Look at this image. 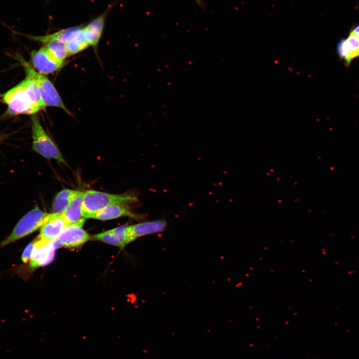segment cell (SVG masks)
<instances>
[{"instance_id":"obj_1","label":"cell","mask_w":359,"mask_h":359,"mask_svg":"<svg viewBox=\"0 0 359 359\" xmlns=\"http://www.w3.org/2000/svg\"><path fill=\"white\" fill-rule=\"evenodd\" d=\"M137 197L131 194H114L90 190L84 192L82 214L85 218H93L104 208L114 204L127 205L137 201Z\"/></svg>"},{"instance_id":"obj_2","label":"cell","mask_w":359,"mask_h":359,"mask_svg":"<svg viewBox=\"0 0 359 359\" xmlns=\"http://www.w3.org/2000/svg\"><path fill=\"white\" fill-rule=\"evenodd\" d=\"M50 214L35 206L22 216L9 236L0 242V249L40 228L48 220Z\"/></svg>"},{"instance_id":"obj_3","label":"cell","mask_w":359,"mask_h":359,"mask_svg":"<svg viewBox=\"0 0 359 359\" xmlns=\"http://www.w3.org/2000/svg\"><path fill=\"white\" fill-rule=\"evenodd\" d=\"M31 119L33 150L46 159H53L66 164L57 147L43 129L39 117L34 114Z\"/></svg>"},{"instance_id":"obj_4","label":"cell","mask_w":359,"mask_h":359,"mask_svg":"<svg viewBox=\"0 0 359 359\" xmlns=\"http://www.w3.org/2000/svg\"><path fill=\"white\" fill-rule=\"evenodd\" d=\"M20 61L25 70L26 76L33 78L37 82L45 106L60 108L71 115V113L64 105L52 82L46 76L36 72L24 59L21 58L20 59Z\"/></svg>"},{"instance_id":"obj_5","label":"cell","mask_w":359,"mask_h":359,"mask_svg":"<svg viewBox=\"0 0 359 359\" xmlns=\"http://www.w3.org/2000/svg\"><path fill=\"white\" fill-rule=\"evenodd\" d=\"M3 101L7 106L8 113L11 115H34L39 111L29 100L23 80L5 93Z\"/></svg>"},{"instance_id":"obj_6","label":"cell","mask_w":359,"mask_h":359,"mask_svg":"<svg viewBox=\"0 0 359 359\" xmlns=\"http://www.w3.org/2000/svg\"><path fill=\"white\" fill-rule=\"evenodd\" d=\"M34 249L29 260L31 268H36L50 263L53 259L55 249L61 246L55 239L46 241L38 236L34 240Z\"/></svg>"},{"instance_id":"obj_7","label":"cell","mask_w":359,"mask_h":359,"mask_svg":"<svg viewBox=\"0 0 359 359\" xmlns=\"http://www.w3.org/2000/svg\"><path fill=\"white\" fill-rule=\"evenodd\" d=\"M30 58L34 68L43 75L55 72L64 65L56 61L44 46L32 51Z\"/></svg>"},{"instance_id":"obj_8","label":"cell","mask_w":359,"mask_h":359,"mask_svg":"<svg viewBox=\"0 0 359 359\" xmlns=\"http://www.w3.org/2000/svg\"><path fill=\"white\" fill-rule=\"evenodd\" d=\"M89 237L82 227L71 225L66 226L56 239L61 246L74 247L83 244Z\"/></svg>"},{"instance_id":"obj_9","label":"cell","mask_w":359,"mask_h":359,"mask_svg":"<svg viewBox=\"0 0 359 359\" xmlns=\"http://www.w3.org/2000/svg\"><path fill=\"white\" fill-rule=\"evenodd\" d=\"M167 227V222L164 219L145 221L128 226L130 242L145 235L163 232Z\"/></svg>"},{"instance_id":"obj_10","label":"cell","mask_w":359,"mask_h":359,"mask_svg":"<svg viewBox=\"0 0 359 359\" xmlns=\"http://www.w3.org/2000/svg\"><path fill=\"white\" fill-rule=\"evenodd\" d=\"M83 195L84 192L77 191L69 204L61 213L67 225L83 226L85 219L82 214Z\"/></svg>"},{"instance_id":"obj_11","label":"cell","mask_w":359,"mask_h":359,"mask_svg":"<svg viewBox=\"0 0 359 359\" xmlns=\"http://www.w3.org/2000/svg\"><path fill=\"white\" fill-rule=\"evenodd\" d=\"M112 7H108L104 12L87 25L83 26V30L85 37L89 46L96 48L102 34L107 15Z\"/></svg>"},{"instance_id":"obj_12","label":"cell","mask_w":359,"mask_h":359,"mask_svg":"<svg viewBox=\"0 0 359 359\" xmlns=\"http://www.w3.org/2000/svg\"><path fill=\"white\" fill-rule=\"evenodd\" d=\"M67 225L61 214L51 213L48 220L40 227L41 238L46 241L55 239Z\"/></svg>"},{"instance_id":"obj_13","label":"cell","mask_w":359,"mask_h":359,"mask_svg":"<svg viewBox=\"0 0 359 359\" xmlns=\"http://www.w3.org/2000/svg\"><path fill=\"white\" fill-rule=\"evenodd\" d=\"M122 216L138 218L139 215L131 212L125 205L114 204L108 206L98 212L93 218L105 220L117 218Z\"/></svg>"},{"instance_id":"obj_14","label":"cell","mask_w":359,"mask_h":359,"mask_svg":"<svg viewBox=\"0 0 359 359\" xmlns=\"http://www.w3.org/2000/svg\"><path fill=\"white\" fill-rule=\"evenodd\" d=\"M27 96L31 103L39 110L46 106L43 101L41 92L37 82L32 78L26 76L23 80Z\"/></svg>"},{"instance_id":"obj_15","label":"cell","mask_w":359,"mask_h":359,"mask_svg":"<svg viewBox=\"0 0 359 359\" xmlns=\"http://www.w3.org/2000/svg\"><path fill=\"white\" fill-rule=\"evenodd\" d=\"M43 44L48 52L56 61L64 64V60L69 56L65 43L57 39H51Z\"/></svg>"},{"instance_id":"obj_16","label":"cell","mask_w":359,"mask_h":359,"mask_svg":"<svg viewBox=\"0 0 359 359\" xmlns=\"http://www.w3.org/2000/svg\"><path fill=\"white\" fill-rule=\"evenodd\" d=\"M76 191L70 189H63L59 191L53 201L52 213L61 214L69 204Z\"/></svg>"},{"instance_id":"obj_17","label":"cell","mask_w":359,"mask_h":359,"mask_svg":"<svg viewBox=\"0 0 359 359\" xmlns=\"http://www.w3.org/2000/svg\"><path fill=\"white\" fill-rule=\"evenodd\" d=\"M83 27H81L76 34L65 43L69 56L77 54L89 46L85 37Z\"/></svg>"},{"instance_id":"obj_18","label":"cell","mask_w":359,"mask_h":359,"mask_svg":"<svg viewBox=\"0 0 359 359\" xmlns=\"http://www.w3.org/2000/svg\"><path fill=\"white\" fill-rule=\"evenodd\" d=\"M93 238L95 240L122 248L117 237L111 229L96 234Z\"/></svg>"},{"instance_id":"obj_19","label":"cell","mask_w":359,"mask_h":359,"mask_svg":"<svg viewBox=\"0 0 359 359\" xmlns=\"http://www.w3.org/2000/svg\"><path fill=\"white\" fill-rule=\"evenodd\" d=\"M345 41L353 58L359 56V38L351 32Z\"/></svg>"},{"instance_id":"obj_20","label":"cell","mask_w":359,"mask_h":359,"mask_svg":"<svg viewBox=\"0 0 359 359\" xmlns=\"http://www.w3.org/2000/svg\"><path fill=\"white\" fill-rule=\"evenodd\" d=\"M111 230L117 237L122 248L126 244L130 243L128 232V226L121 225L111 229Z\"/></svg>"},{"instance_id":"obj_21","label":"cell","mask_w":359,"mask_h":359,"mask_svg":"<svg viewBox=\"0 0 359 359\" xmlns=\"http://www.w3.org/2000/svg\"><path fill=\"white\" fill-rule=\"evenodd\" d=\"M337 51L339 56L345 61L346 65H350L354 58L346 45L345 39L341 40L338 43Z\"/></svg>"},{"instance_id":"obj_22","label":"cell","mask_w":359,"mask_h":359,"mask_svg":"<svg viewBox=\"0 0 359 359\" xmlns=\"http://www.w3.org/2000/svg\"><path fill=\"white\" fill-rule=\"evenodd\" d=\"M33 249L34 242L32 241L25 247L21 254V259L24 263H26L30 260Z\"/></svg>"},{"instance_id":"obj_23","label":"cell","mask_w":359,"mask_h":359,"mask_svg":"<svg viewBox=\"0 0 359 359\" xmlns=\"http://www.w3.org/2000/svg\"><path fill=\"white\" fill-rule=\"evenodd\" d=\"M351 32L359 38V24Z\"/></svg>"},{"instance_id":"obj_24","label":"cell","mask_w":359,"mask_h":359,"mask_svg":"<svg viewBox=\"0 0 359 359\" xmlns=\"http://www.w3.org/2000/svg\"><path fill=\"white\" fill-rule=\"evenodd\" d=\"M196 3L201 7L203 8L204 6V3L203 0H194Z\"/></svg>"},{"instance_id":"obj_25","label":"cell","mask_w":359,"mask_h":359,"mask_svg":"<svg viewBox=\"0 0 359 359\" xmlns=\"http://www.w3.org/2000/svg\"><path fill=\"white\" fill-rule=\"evenodd\" d=\"M7 135L4 134H0V144L6 138Z\"/></svg>"}]
</instances>
